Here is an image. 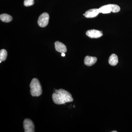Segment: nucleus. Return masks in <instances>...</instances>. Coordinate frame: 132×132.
Returning <instances> with one entry per match:
<instances>
[{
    "label": "nucleus",
    "mask_w": 132,
    "mask_h": 132,
    "mask_svg": "<svg viewBox=\"0 0 132 132\" xmlns=\"http://www.w3.org/2000/svg\"><path fill=\"white\" fill-rule=\"evenodd\" d=\"M53 101L57 105H62L67 102L73 101L72 95L67 91L62 89L55 90V93L52 95Z\"/></svg>",
    "instance_id": "f257e3e1"
},
{
    "label": "nucleus",
    "mask_w": 132,
    "mask_h": 132,
    "mask_svg": "<svg viewBox=\"0 0 132 132\" xmlns=\"http://www.w3.org/2000/svg\"><path fill=\"white\" fill-rule=\"evenodd\" d=\"M30 93L33 97H39L42 94V87L40 82L36 78H34L30 85Z\"/></svg>",
    "instance_id": "f03ea898"
},
{
    "label": "nucleus",
    "mask_w": 132,
    "mask_h": 132,
    "mask_svg": "<svg viewBox=\"0 0 132 132\" xmlns=\"http://www.w3.org/2000/svg\"><path fill=\"white\" fill-rule=\"evenodd\" d=\"M100 13L103 14L110 13L111 12L117 13L120 10V7L115 4H109L104 5L99 9Z\"/></svg>",
    "instance_id": "7ed1b4c3"
},
{
    "label": "nucleus",
    "mask_w": 132,
    "mask_h": 132,
    "mask_svg": "<svg viewBox=\"0 0 132 132\" xmlns=\"http://www.w3.org/2000/svg\"><path fill=\"white\" fill-rule=\"evenodd\" d=\"M49 20V14L47 13H43L39 16L38 21V25L41 27H45L48 24Z\"/></svg>",
    "instance_id": "20e7f679"
},
{
    "label": "nucleus",
    "mask_w": 132,
    "mask_h": 132,
    "mask_svg": "<svg viewBox=\"0 0 132 132\" xmlns=\"http://www.w3.org/2000/svg\"><path fill=\"white\" fill-rule=\"evenodd\" d=\"M24 131L25 132H34L35 127L32 121L28 119H25L23 123Z\"/></svg>",
    "instance_id": "39448f33"
},
{
    "label": "nucleus",
    "mask_w": 132,
    "mask_h": 132,
    "mask_svg": "<svg viewBox=\"0 0 132 132\" xmlns=\"http://www.w3.org/2000/svg\"><path fill=\"white\" fill-rule=\"evenodd\" d=\"M86 35L88 37L91 38H98L103 35L101 31L95 29L88 30L86 32Z\"/></svg>",
    "instance_id": "423d86ee"
},
{
    "label": "nucleus",
    "mask_w": 132,
    "mask_h": 132,
    "mask_svg": "<svg viewBox=\"0 0 132 132\" xmlns=\"http://www.w3.org/2000/svg\"><path fill=\"white\" fill-rule=\"evenodd\" d=\"M100 13L98 9H93L89 10L85 12V16L87 18H94L97 16Z\"/></svg>",
    "instance_id": "0eeeda50"
},
{
    "label": "nucleus",
    "mask_w": 132,
    "mask_h": 132,
    "mask_svg": "<svg viewBox=\"0 0 132 132\" xmlns=\"http://www.w3.org/2000/svg\"><path fill=\"white\" fill-rule=\"evenodd\" d=\"M55 47L57 52L62 53L67 52V47L63 43L59 41H56L54 43Z\"/></svg>",
    "instance_id": "6e6552de"
},
{
    "label": "nucleus",
    "mask_w": 132,
    "mask_h": 132,
    "mask_svg": "<svg viewBox=\"0 0 132 132\" xmlns=\"http://www.w3.org/2000/svg\"><path fill=\"white\" fill-rule=\"evenodd\" d=\"M97 59L96 57L87 56L84 60V63L86 65L90 67L94 65L97 62Z\"/></svg>",
    "instance_id": "1a4fd4ad"
},
{
    "label": "nucleus",
    "mask_w": 132,
    "mask_h": 132,
    "mask_svg": "<svg viewBox=\"0 0 132 132\" xmlns=\"http://www.w3.org/2000/svg\"><path fill=\"white\" fill-rule=\"evenodd\" d=\"M108 62L111 65H116L118 63V58L116 54H113L111 55L109 59Z\"/></svg>",
    "instance_id": "9d476101"
},
{
    "label": "nucleus",
    "mask_w": 132,
    "mask_h": 132,
    "mask_svg": "<svg viewBox=\"0 0 132 132\" xmlns=\"http://www.w3.org/2000/svg\"><path fill=\"white\" fill-rule=\"evenodd\" d=\"M0 19L2 21L5 22H9L12 20V17L7 14H3L0 15Z\"/></svg>",
    "instance_id": "9b49d317"
},
{
    "label": "nucleus",
    "mask_w": 132,
    "mask_h": 132,
    "mask_svg": "<svg viewBox=\"0 0 132 132\" xmlns=\"http://www.w3.org/2000/svg\"><path fill=\"white\" fill-rule=\"evenodd\" d=\"M7 53L5 49H2L0 51V63L6 60L7 57Z\"/></svg>",
    "instance_id": "f8f14e48"
},
{
    "label": "nucleus",
    "mask_w": 132,
    "mask_h": 132,
    "mask_svg": "<svg viewBox=\"0 0 132 132\" xmlns=\"http://www.w3.org/2000/svg\"><path fill=\"white\" fill-rule=\"evenodd\" d=\"M34 4V0H25L24 1V5L25 6L28 7L32 6Z\"/></svg>",
    "instance_id": "ddd939ff"
},
{
    "label": "nucleus",
    "mask_w": 132,
    "mask_h": 132,
    "mask_svg": "<svg viewBox=\"0 0 132 132\" xmlns=\"http://www.w3.org/2000/svg\"><path fill=\"white\" fill-rule=\"evenodd\" d=\"M61 56H62V57H65V53H61Z\"/></svg>",
    "instance_id": "4468645a"
},
{
    "label": "nucleus",
    "mask_w": 132,
    "mask_h": 132,
    "mask_svg": "<svg viewBox=\"0 0 132 132\" xmlns=\"http://www.w3.org/2000/svg\"><path fill=\"white\" fill-rule=\"evenodd\" d=\"M112 132H117V131H112Z\"/></svg>",
    "instance_id": "2eb2a0df"
},
{
    "label": "nucleus",
    "mask_w": 132,
    "mask_h": 132,
    "mask_svg": "<svg viewBox=\"0 0 132 132\" xmlns=\"http://www.w3.org/2000/svg\"><path fill=\"white\" fill-rule=\"evenodd\" d=\"M73 107H74V108L75 107V106L74 105V106H73Z\"/></svg>",
    "instance_id": "dca6fc26"
}]
</instances>
